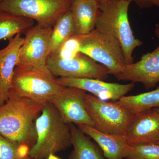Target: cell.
Returning a JSON list of instances; mask_svg holds the SVG:
<instances>
[{"label": "cell", "mask_w": 159, "mask_h": 159, "mask_svg": "<svg viewBox=\"0 0 159 159\" xmlns=\"http://www.w3.org/2000/svg\"><path fill=\"white\" fill-rule=\"evenodd\" d=\"M75 35V28L70 9L57 20L52 28L50 55H53L66 41Z\"/></svg>", "instance_id": "20"}, {"label": "cell", "mask_w": 159, "mask_h": 159, "mask_svg": "<svg viewBox=\"0 0 159 159\" xmlns=\"http://www.w3.org/2000/svg\"><path fill=\"white\" fill-rule=\"evenodd\" d=\"M58 83L65 87L75 88L89 92L101 100L117 101L134 87V83L120 84L107 82L94 78H57Z\"/></svg>", "instance_id": "11"}, {"label": "cell", "mask_w": 159, "mask_h": 159, "mask_svg": "<svg viewBox=\"0 0 159 159\" xmlns=\"http://www.w3.org/2000/svg\"><path fill=\"white\" fill-rule=\"evenodd\" d=\"M46 104L9 94V99L0 106V134L31 149L37 138L35 120Z\"/></svg>", "instance_id": "1"}, {"label": "cell", "mask_w": 159, "mask_h": 159, "mask_svg": "<svg viewBox=\"0 0 159 159\" xmlns=\"http://www.w3.org/2000/svg\"><path fill=\"white\" fill-rule=\"evenodd\" d=\"M116 78L140 83L146 89L155 87L159 82V44L154 51L143 54L139 61L126 65Z\"/></svg>", "instance_id": "12"}, {"label": "cell", "mask_w": 159, "mask_h": 159, "mask_svg": "<svg viewBox=\"0 0 159 159\" xmlns=\"http://www.w3.org/2000/svg\"><path fill=\"white\" fill-rule=\"evenodd\" d=\"M35 124L37 138L29 151L31 159L47 158L50 154L66 150L72 145L70 125L51 102L46 103Z\"/></svg>", "instance_id": "2"}, {"label": "cell", "mask_w": 159, "mask_h": 159, "mask_svg": "<svg viewBox=\"0 0 159 159\" xmlns=\"http://www.w3.org/2000/svg\"><path fill=\"white\" fill-rule=\"evenodd\" d=\"M131 2H135L141 7H148L152 6V0H122Z\"/></svg>", "instance_id": "24"}, {"label": "cell", "mask_w": 159, "mask_h": 159, "mask_svg": "<svg viewBox=\"0 0 159 159\" xmlns=\"http://www.w3.org/2000/svg\"><path fill=\"white\" fill-rule=\"evenodd\" d=\"M130 3L122 0H110L99 3L95 28L119 41L127 64L134 62V51L143 44L134 36L130 27L128 17Z\"/></svg>", "instance_id": "3"}, {"label": "cell", "mask_w": 159, "mask_h": 159, "mask_svg": "<svg viewBox=\"0 0 159 159\" xmlns=\"http://www.w3.org/2000/svg\"><path fill=\"white\" fill-rule=\"evenodd\" d=\"M152 5L159 7V0H152Z\"/></svg>", "instance_id": "27"}, {"label": "cell", "mask_w": 159, "mask_h": 159, "mask_svg": "<svg viewBox=\"0 0 159 159\" xmlns=\"http://www.w3.org/2000/svg\"><path fill=\"white\" fill-rule=\"evenodd\" d=\"M95 1H97V2H98L99 3H101L108 2V1H110V0H95Z\"/></svg>", "instance_id": "28"}, {"label": "cell", "mask_w": 159, "mask_h": 159, "mask_svg": "<svg viewBox=\"0 0 159 159\" xmlns=\"http://www.w3.org/2000/svg\"><path fill=\"white\" fill-rule=\"evenodd\" d=\"M159 113V108H154Z\"/></svg>", "instance_id": "29"}, {"label": "cell", "mask_w": 159, "mask_h": 159, "mask_svg": "<svg viewBox=\"0 0 159 159\" xmlns=\"http://www.w3.org/2000/svg\"><path fill=\"white\" fill-rule=\"evenodd\" d=\"M20 145L0 134V159H22L19 153Z\"/></svg>", "instance_id": "23"}, {"label": "cell", "mask_w": 159, "mask_h": 159, "mask_svg": "<svg viewBox=\"0 0 159 159\" xmlns=\"http://www.w3.org/2000/svg\"><path fill=\"white\" fill-rule=\"evenodd\" d=\"M25 159H31V158L30 157H28L26 158Z\"/></svg>", "instance_id": "31"}, {"label": "cell", "mask_w": 159, "mask_h": 159, "mask_svg": "<svg viewBox=\"0 0 159 159\" xmlns=\"http://www.w3.org/2000/svg\"><path fill=\"white\" fill-rule=\"evenodd\" d=\"M85 107L93 127L104 133L125 136L134 115L117 104L86 93Z\"/></svg>", "instance_id": "6"}, {"label": "cell", "mask_w": 159, "mask_h": 159, "mask_svg": "<svg viewBox=\"0 0 159 159\" xmlns=\"http://www.w3.org/2000/svg\"><path fill=\"white\" fill-rule=\"evenodd\" d=\"M155 144H157V145H159V141H158V142H156V143H155Z\"/></svg>", "instance_id": "30"}, {"label": "cell", "mask_w": 159, "mask_h": 159, "mask_svg": "<svg viewBox=\"0 0 159 159\" xmlns=\"http://www.w3.org/2000/svg\"><path fill=\"white\" fill-rule=\"evenodd\" d=\"M47 65L52 74L59 77L104 80L109 74L104 66L80 53L70 59H59L49 55Z\"/></svg>", "instance_id": "9"}, {"label": "cell", "mask_w": 159, "mask_h": 159, "mask_svg": "<svg viewBox=\"0 0 159 159\" xmlns=\"http://www.w3.org/2000/svg\"><path fill=\"white\" fill-rule=\"evenodd\" d=\"M73 0H2L0 9L52 26L68 11Z\"/></svg>", "instance_id": "7"}, {"label": "cell", "mask_w": 159, "mask_h": 159, "mask_svg": "<svg viewBox=\"0 0 159 159\" xmlns=\"http://www.w3.org/2000/svg\"><path fill=\"white\" fill-rule=\"evenodd\" d=\"M125 158L159 159V145L151 143L130 145Z\"/></svg>", "instance_id": "21"}, {"label": "cell", "mask_w": 159, "mask_h": 159, "mask_svg": "<svg viewBox=\"0 0 159 159\" xmlns=\"http://www.w3.org/2000/svg\"><path fill=\"white\" fill-rule=\"evenodd\" d=\"M47 159H60L57 157L54 154L51 153L47 157Z\"/></svg>", "instance_id": "26"}, {"label": "cell", "mask_w": 159, "mask_h": 159, "mask_svg": "<svg viewBox=\"0 0 159 159\" xmlns=\"http://www.w3.org/2000/svg\"><path fill=\"white\" fill-rule=\"evenodd\" d=\"M154 33L156 37L159 39V24L156 25L155 29L154 30Z\"/></svg>", "instance_id": "25"}, {"label": "cell", "mask_w": 159, "mask_h": 159, "mask_svg": "<svg viewBox=\"0 0 159 159\" xmlns=\"http://www.w3.org/2000/svg\"><path fill=\"white\" fill-rule=\"evenodd\" d=\"M79 53L80 52L79 39L77 35H74L67 40L57 52L51 56L59 59H70Z\"/></svg>", "instance_id": "22"}, {"label": "cell", "mask_w": 159, "mask_h": 159, "mask_svg": "<svg viewBox=\"0 0 159 159\" xmlns=\"http://www.w3.org/2000/svg\"><path fill=\"white\" fill-rule=\"evenodd\" d=\"M85 91L65 87L51 100L63 121L67 124L85 125L93 127L84 104Z\"/></svg>", "instance_id": "10"}, {"label": "cell", "mask_w": 159, "mask_h": 159, "mask_svg": "<svg viewBox=\"0 0 159 159\" xmlns=\"http://www.w3.org/2000/svg\"><path fill=\"white\" fill-rule=\"evenodd\" d=\"M73 149L69 159H103L102 154L90 139L74 124H70Z\"/></svg>", "instance_id": "17"}, {"label": "cell", "mask_w": 159, "mask_h": 159, "mask_svg": "<svg viewBox=\"0 0 159 159\" xmlns=\"http://www.w3.org/2000/svg\"><path fill=\"white\" fill-rule=\"evenodd\" d=\"M48 69H15L12 88L9 94L33 102L46 104L50 102L64 88Z\"/></svg>", "instance_id": "4"}, {"label": "cell", "mask_w": 159, "mask_h": 159, "mask_svg": "<svg viewBox=\"0 0 159 159\" xmlns=\"http://www.w3.org/2000/svg\"><path fill=\"white\" fill-rule=\"evenodd\" d=\"M34 21L0 9V41L9 40L18 34H25L34 25Z\"/></svg>", "instance_id": "19"}, {"label": "cell", "mask_w": 159, "mask_h": 159, "mask_svg": "<svg viewBox=\"0 0 159 159\" xmlns=\"http://www.w3.org/2000/svg\"><path fill=\"white\" fill-rule=\"evenodd\" d=\"M99 3L95 0H73L70 11L75 35L89 34L95 29Z\"/></svg>", "instance_id": "16"}, {"label": "cell", "mask_w": 159, "mask_h": 159, "mask_svg": "<svg viewBox=\"0 0 159 159\" xmlns=\"http://www.w3.org/2000/svg\"><path fill=\"white\" fill-rule=\"evenodd\" d=\"M114 101L133 115L159 108V87L150 92L133 96H125Z\"/></svg>", "instance_id": "18"}, {"label": "cell", "mask_w": 159, "mask_h": 159, "mask_svg": "<svg viewBox=\"0 0 159 159\" xmlns=\"http://www.w3.org/2000/svg\"><path fill=\"white\" fill-rule=\"evenodd\" d=\"M2 1V0H0V1Z\"/></svg>", "instance_id": "32"}, {"label": "cell", "mask_w": 159, "mask_h": 159, "mask_svg": "<svg viewBox=\"0 0 159 159\" xmlns=\"http://www.w3.org/2000/svg\"><path fill=\"white\" fill-rule=\"evenodd\" d=\"M52 26L37 24L25 33L20 49L17 66L26 68L48 69L50 38Z\"/></svg>", "instance_id": "8"}, {"label": "cell", "mask_w": 159, "mask_h": 159, "mask_svg": "<svg viewBox=\"0 0 159 159\" xmlns=\"http://www.w3.org/2000/svg\"><path fill=\"white\" fill-rule=\"evenodd\" d=\"M76 125L97 142L107 158L122 159L126 157L130 145L126 142L125 136L104 133L89 125Z\"/></svg>", "instance_id": "15"}, {"label": "cell", "mask_w": 159, "mask_h": 159, "mask_svg": "<svg viewBox=\"0 0 159 159\" xmlns=\"http://www.w3.org/2000/svg\"><path fill=\"white\" fill-rule=\"evenodd\" d=\"M24 41L21 34L11 39L6 47L0 50V106L9 99L12 88L15 69L19 63L20 49Z\"/></svg>", "instance_id": "14"}, {"label": "cell", "mask_w": 159, "mask_h": 159, "mask_svg": "<svg viewBox=\"0 0 159 159\" xmlns=\"http://www.w3.org/2000/svg\"><path fill=\"white\" fill-rule=\"evenodd\" d=\"M77 36L80 52L104 66L109 74L116 77L127 64L122 46L115 37L96 29Z\"/></svg>", "instance_id": "5"}, {"label": "cell", "mask_w": 159, "mask_h": 159, "mask_svg": "<svg viewBox=\"0 0 159 159\" xmlns=\"http://www.w3.org/2000/svg\"><path fill=\"white\" fill-rule=\"evenodd\" d=\"M125 137L129 145L159 141V113L154 108L134 115Z\"/></svg>", "instance_id": "13"}]
</instances>
